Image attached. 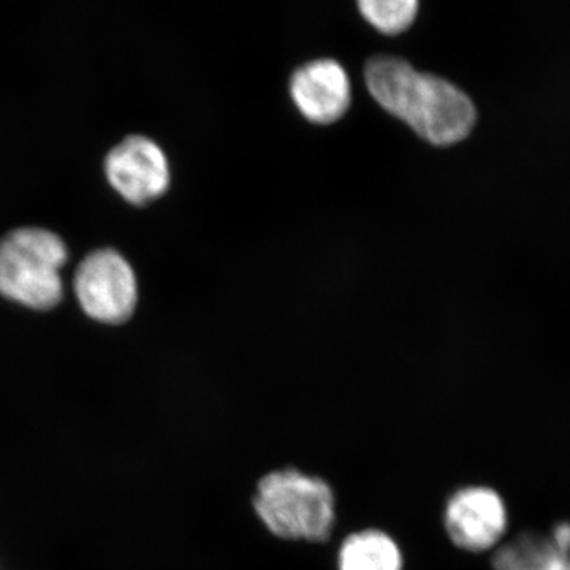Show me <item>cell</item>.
<instances>
[{"mask_svg": "<svg viewBox=\"0 0 570 570\" xmlns=\"http://www.w3.org/2000/svg\"><path fill=\"white\" fill-rule=\"evenodd\" d=\"M365 80L376 102L438 146L455 145L471 134L478 111L452 82L422 73L392 56L366 63Z\"/></svg>", "mask_w": 570, "mask_h": 570, "instance_id": "1", "label": "cell"}, {"mask_svg": "<svg viewBox=\"0 0 570 570\" xmlns=\"http://www.w3.org/2000/svg\"><path fill=\"white\" fill-rule=\"evenodd\" d=\"M258 521L285 542L325 543L336 524V494L324 478L296 468L275 469L258 479L253 497Z\"/></svg>", "mask_w": 570, "mask_h": 570, "instance_id": "2", "label": "cell"}, {"mask_svg": "<svg viewBox=\"0 0 570 570\" xmlns=\"http://www.w3.org/2000/svg\"><path fill=\"white\" fill-rule=\"evenodd\" d=\"M67 247L43 228H20L0 239V294L33 309L62 299L61 269Z\"/></svg>", "mask_w": 570, "mask_h": 570, "instance_id": "3", "label": "cell"}, {"mask_svg": "<svg viewBox=\"0 0 570 570\" xmlns=\"http://www.w3.org/2000/svg\"><path fill=\"white\" fill-rule=\"evenodd\" d=\"M75 292L89 317L121 324L137 306V277L121 254L111 249L89 254L75 273Z\"/></svg>", "mask_w": 570, "mask_h": 570, "instance_id": "4", "label": "cell"}, {"mask_svg": "<svg viewBox=\"0 0 570 570\" xmlns=\"http://www.w3.org/2000/svg\"><path fill=\"white\" fill-rule=\"evenodd\" d=\"M442 523L456 549L483 553L504 539L509 530L508 504L491 487H463L445 502Z\"/></svg>", "mask_w": 570, "mask_h": 570, "instance_id": "5", "label": "cell"}, {"mask_svg": "<svg viewBox=\"0 0 570 570\" xmlns=\"http://www.w3.org/2000/svg\"><path fill=\"white\" fill-rule=\"evenodd\" d=\"M105 171L116 193L134 205L151 204L165 194L170 183L163 149L140 135L127 137L111 149Z\"/></svg>", "mask_w": 570, "mask_h": 570, "instance_id": "6", "label": "cell"}, {"mask_svg": "<svg viewBox=\"0 0 570 570\" xmlns=\"http://www.w3.org/2000/svg\"><path fill=\"white\" fill-rule=\"evenodd\" d=\"M291 94L306 119L324 126L343 118L352 100L346 70L332 59L299 67L292 77Z\"/></svg>", "mask_w": 570, "mask_h": 570, "instance_id": "7", "label": "cell"}, {"mask_svg": "<svg viewBox=\"0 0 570 570\" xmlns=\"http://www.w3.org/2000/svg\"><path fill=\"white\" fill-rule=\"evenodd\" d=\"M491 566L493 570H570V521L549 532H520L498 547Z\"/></svg>", "mask_w": 570, "mask_h": 570, "instance_id": "8", "label": "cell"}, {"mask_svg": "<svg viewBox=\"0 0 570 570\" xmlns=\"http://www.w3.org/2000/svg\"><path fill=\"white\" fill-rule=\"evenodd\" d=\"M337 570H404V553L389 532L377 528L351 532L336 554Z\"/></svg>", "mask_w": 570, "mask_h": 570, "instance_id": "9", "label": "cell"}, {"mask_svg": "<svg viewBox=\"0 0 570 570\" xmlns=\"http://www.w3.org/2000/svg\"><path fill=\"white\" fill-rule=\"evenodd\" d=\"M365 20L379 32L396 36L411 28L419 13V0H356Z\"/></svg>", "mask_w": 570, "mask_h": 570, "instance_id": "10", "label": "cell"}]
</instances>
